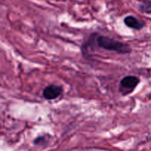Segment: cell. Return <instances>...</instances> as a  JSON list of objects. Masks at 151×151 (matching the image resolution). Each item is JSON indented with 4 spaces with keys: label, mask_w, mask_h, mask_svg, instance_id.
<instances>
[{
    "label": "cell",
    "mask_w": 151,
    "mask_h": 151,
    "mask_svg": "<svg viewBox=\"0 0 151 151\" xmlns=\"http://www.w3.org/2000/svg\"><path fill=\"white\" fill-rule=\"evenodd\" d=\"M97 45L101 48L111 51H115L121 54L128 53L131 51V48L128 44H125L120 41L111 38L107 36L100 35L97 38Z\"/></svg>",
    "instance_id": "obj_1"
},
{
    "label": "cell",
    "mask_w": 151,
    "mask_h": 151,
    "mask_svg": "<svg viewBox=\"0 0 151 151\" xmlns=\"http://www.w3.org/2000/svg\"><path fill=\"white\" fill-rule=\"evenodd\" d=\"M139 83V79L135 76L125 77L119 84V91L122 94H131Z\"/></svg>",
    "instance_id": "obj_2"
},
{
    "label": "cell",
    "mask_w": 151,
    "mask_h": 151,
    "mask_svg": "<svg viewBox=\"0 0 151 151\" xmlns=\"http://www.w3.org/2000/svg\"><path fill=\"white\" fill-rule=\"evenodd\" d=\"M62 91H63V88L61 86L56 85H50L44 88V91H43V96L47 100H54V99L59 97V95L62 93Z\"/></svg>",
    "instance_id": "obj_3"
},
{
    "label": "cell",
    "mask_w": 151,
    "mask_h": 151,
    "mask_svg": "<svg viewBox=\"0 0 151 151\" xmlns=\"http://www.w3.org/2000/svg\"><path fill=\"white\" fill-rule=\"evenodd\" d=\"M124 22L128 27L135 29H142L145 25V24L142 21L139 20L137 18L134 17L132 16H128L125 17V19H124Z\"/></svg>",
    "instance_id": "obj_4"
},
{
    "label": "cell",
    "mask_w": 151,
    "mask_h": 151,
    "mask_svg": "<svg viewBox=\"0 0 151 151\" xmlns=\"http://www.w3.org/2000/svg\"><path fill=\"white\" fill-rule=\"evenodd\" d=\"M141 11L145 13H151V1H145L141 5Z\"/></svg>",
    "instance_id": "obj_5"
}]
</instances>
